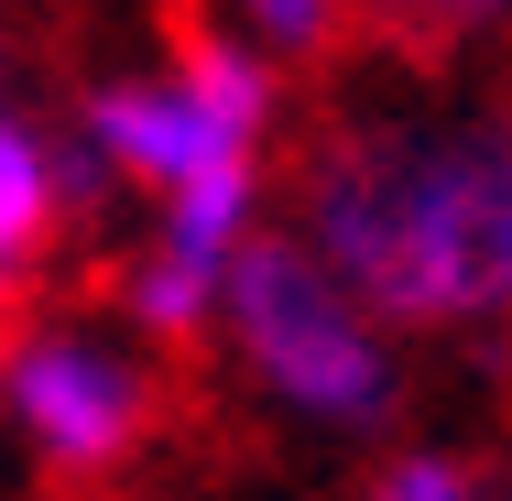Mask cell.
Segmentation results:
<instances>
[{
  "mask_svg": "<svg viewBox=\"0 0 512 501\" xmlns=\"http://www.w3.org/2000/svg\"><path fill=\"white\" fill-rule=\"evenodd\" d=\"M0 349H11V338H0Z\"/></svg>",
  "mask_w": 512,
  "mask_h": 501,
  "instance_id": "30bf717a",
  "label": "cell"
},
{
  "mask_svg": "<svg viewBox=\"0 0 512 501\" xmlns=\"http://www.w3.org/2000/svg\"><path fill=\"white\" fill-rule=\"evenodd\" d=\"M371 501H491V491H480V469H469V458L414 447V458H393V469L371 480Z\"/></svg>",
  "mask_w": 512,
  "mask_h": 501,
  "instance_id": "ba28073f",
  "label": "cell"
},
{
  "mask_svg": "<svg viewBox=\"0 0 512 501\" xmlns=\"http://www.w3.org/2000/svg\"><path fill=\"white\" fill-rule=\"evenodd\" d=\"M338 22H349V0H218V33H240V44H262L273 66H306L338 44Z\"/></svg>",
  "mask_w": 512,
  "mask_h": 501,
  "instance_id": "52a82bcc",
  "label": "cell"
},
{
  "mask_svg": "<svg viewBox=\"0 0 512 501\" xmlns=\"http://www.w3.org/2000/svg\"><path fill=\"white\" fill-rule=\"evenodd\" d=\"M0 425L55 469V480H88L120 469L153 425V360L131 338H109L88 316H44L0 349Z\"/></svg>",
  "mask_w": 512,
  "mask_h": 501,
  "instance_id": "277c9868",
  "label": "cell"
},
{
  "mask_svg": "<svg viewBox=\"0 0 512 501\" xmlns=\"http://www.w3.org/2000/svg\"><path fill=\"white\" fill-rule=\"evenodd\" d=\"M55 207H66V164H55L22 120H0V251L22 262V251L55 229Z\"/></svg>",
  "mask_w": 512,
  "mask_h": 501,
  "instance_id": "8992f818",
  "label": "cell"
},
{
  "mask_svg": "<svg viewBox=\"0 0 512 501\" xmlns=\"http://www.w3.org/2000/svg\"><path fill=\"white\" fill-rule=\"evenodd\" d=\"M262 131H273V55L240 33H197L164 77H120L88 99V164L109 186L164 197L207 164L262 153Z\"/></svg>",
  "mask_w": 512,
  "mask_h": 501,
  "instance_id": "3957f363",
  "label": "cell"
},
{
  "mask_svg": "<svg viewBox=\"0 0 512 501\" xmlns=\"http://www.w3.org/2000/svg\"><path fill=\"white\" fill-rule=\"evenodd\" d=\"M218 338H229L240 382L316 436H371L404 403L393 316L316 251V229H251V251L229 262Z\"/></svg>",
  "mask_w": 512,
  "mask_h": 501,
  "instance_id": "7a4b0ae2",
  "label": "cell"
},
{
  "mask_svg": "<svg viewBox=\"0 0 512 501\" xmlns=\"http://www.w3.org/2000/svg\"><path fill=\"white\" fill-rule=\"evenodd\" d=\"M316 251L393 327L512 316V120H360L306 164Z\"/></svg>",
  "mask_w": 512,
  "mask_h": 501,
  "instance_id": "6da1fadb",
  "label": "cell"
},
{
  "mask_svg": "<svg viewBox=\"0 0 512 501\" xmlns=\"http://www.w3.org/2000/svg\"><path fill=\"white\" fill-rule=\"evenodd\" d=\"M218 305H229V273L197 262V251H175V240H153V251L120 273V316H131L142 338H207Z\"/></svg>",
  "mask_w": 512,
  "mask_h": 501,
  "instance_id": "5b68a950",
  "label": "cell"
},
{
  "mask_svg": "<svg viewBox=\"0 0 512 501\" xmlns=\"http://www.w3.org/2000/svg\"><path fill=\"white\" fill-rule=\"evenodd\" d=\"M393 22H414V33H480V22H502L512 0H382Z\"/></svg>",
  "mask_w": 512,
  "mask_h": 501,
  "instance_id": "9c48e42d",
  "label": "cell"
}]
</instances>
